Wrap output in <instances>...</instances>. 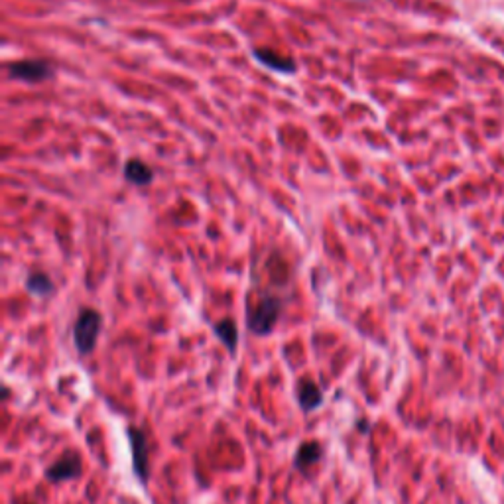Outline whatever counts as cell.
Masks as SVG:
<instances>
[{
    "instance_id": "1",
    "label": "cell",
    "mask_w": 504,
    "mask_h": 504,
    "mask_svg": "<svg viewBox=\"0 0 504 504\" xmlns=\"http://www.w3.org/2000/svg\"><path fill=\"white\" fill-rule=\"evenodd\" d=\"M101 325H103V317L97 309H89V307L81 309L73 325V343L79 355L93 352L101 333Z\"/></svg>"
},
{
    "instance_id": "2",
    "label": "cell",
    "mask_w": 504,
    "mask_h": 504,
    "mask_svg": "<svg viewBox=\"0 0 504 504\" xmlns=\"http://www.w3.org/2000/svg\"><path fill=\"white\" fill-rule=\"evenodd\" d=\"M282 311V302L274 295H266L258 302L247 317V325L257 335H268L274 329Z\"/></svg>"
},
{
    "instance_id": "3",
    "label": "cell",
    "mask_w": 504,
    "mask_h": 504,
    "mask_svg": "<svg viewBox=\"0 0 504 504\" xmlns=\"http://www.w3.org/2000/svg\"><path fill=\"white\" fill-rule=\"evenodd\" d=\"M130 449H132V469L136 473L138 481L148 482L150 479V446L148 437L140 428H129Z\"/></svg>"
},
{
    "instance_id": "4",
    "label": "cell",
    "mask_w": 504,
    "mask_h": 504,
    "mask_svg": "<svg viewBox=\"0 0 504 504\" xmlns=\"http://www.w3.org/2000/svg\"><path fill=\"white\" fill-rule=\"evenodd\" d=\"M81 455L75 453V451H67L51 467H47L46 477L51 482L71 481V479H77L81 475Z\"/></svg>"
},
{
    "instance_id": "5",
    "label": "cell",
    "mask_w": 504,
    "mask_h": 504,
    "mask_svg": "<svg viewBox=\"0 0 504 504\" xmlns=\"http://www.w3.org/2000/svg\"><path fill=\"white\" fill-rule=\"evenodd\" d=\"M49 75H51L49 65L40 59H24V61H16L10 65V77L20 79V81L38 83L47 79Z\"/></svg>"
},
{
    "instance_id": "6",
    "label": "cell",
    "mask_w": 504,
    "mask_h": 504,
    "mask_svg": "<svg viewBox=\"0 0 504 504\" xmlns=\"http://www.w3.org/2000/svg\"><path fill=\"white\" fill-rule=\"evenodd\" d=\"M298 402L304 408V412L316 410V408H319L323 404V392H321V388L317 387L314 380L304 378L298 384Z\"/></svg>"
},
{
    "instance_id": "7",
    "label": "cell",
    "mask_w": 504,
    "mask_h": 504,
    "mask_svg": "<svg viewBox=\"0 0 504 504\" xmlns=\"http://www.w3.org/2000/svg\"><path fill=\"white\" fill-rule=\"evenodd\" d=\"M323 455V446L317 444V441H305L302 446L298 447L295 451V457H293V465L295 469H309L311 465H316L317 461Z\"/></svg>"
},
{
    "instance_id": "8",
    "label": "cell",
    "mask_w": 504,
    "mask_h": 504,
    "mask_svg": "<svg viewBox=\"0 0 504 504\" xmlns=\"http://www.w3.org/2000/svg\"><path fill=\"white\" fill-rule=\"evenodd\" d=\"M252 56L262 63V65H266L270 70L274 71H282V73H292L295 71V63H293V59L290 58H284V56H278L276 51H272V49H254L252 51Z\"/></svg>"
},
{
    "instance_id": "9",
    "label": "cell",
    "mask_w": 504,
    "mask_h": 504,
    "mask_svg": "<svg viewBox=\"0 0 504 504\" xmlns=\"http://www.w3.org/2000/svg\"><path fill=\"white\" fill-rule=\"evenodd\" d=\"M124 176L134 186H148L152 181L154 172L140 160H129L124 164Z\"/></svg>"
},
{
    "instance_id": "10",
    "label": "cell",
    "mask_w": 504,
    "mask_h": 504,
    "mask_svg": "<svg viewBox=\"0 0 504 504\" xmlns=\"http://www.w3.org/2000/svg\"><path fill=\"white\" fill-rule=\"evenodd\" d=\"M215 333L217 337L223 341L225 347L231 352H235L236 343H238V331L233 319H221L219 323H215Z\"/></svg>"
},
{
    "instance_id": "11",
    "label": "cell",
    "mask_w": 504,
    "mask_h": 504,
    "mask_svg": "<svg viewBox=\"0 0 504 504\" xmlns=\"http://www.w3.org/2000/svg\"><path fill=\"white\" fill-rule=\"evenodd\" d=\"M26 288L32 293H35V295H47V293L54 290V284H51L47 274H44V272H34V274L28 276Z\"/></svg>"
},
{
    "instance_id": "12",
    "label": "cell",
    "mask_w": 504,
    "mask_h": 504,
    "mask_svg": "<svg viewBox=\"0 0 504 504\" xmlns=\"http://www.w3.org/2000/svg\"><path fill=\"white\" fill-rule=\"evenodd\" d=\"M26 504H34V503H26Z\"/></svg>"
}]
</instances>
